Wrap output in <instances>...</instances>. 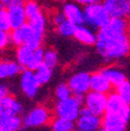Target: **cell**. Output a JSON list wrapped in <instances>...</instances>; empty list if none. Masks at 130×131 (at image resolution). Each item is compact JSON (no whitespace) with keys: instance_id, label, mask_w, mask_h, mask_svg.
I'll return each mask as SVG.
<instances>
[{"instance_id":"25","label":"cell","mask_w":130,"mask_h":131,"mask_svg":"<svg viewBox=\"0 0 130 131\" xmlns=\"http://www.w3.org/2000/svg\"><path fill=\"white\" fill-rule=\"evenodd\" d=\"M28 24L34 28L37 32H40V34H44L45 30V25H46V19L44 17L43 13H39L38 15L34 16L28 19Z\"/></svg>"},{"instance_id":"11","label":"cell","mask_w":130,"mask_h":131,"mask_svg":"<svg viewBox=\"0 0 130 131\" xmlns=\"http://www.w3.org/2000/svg\"><path fill=\"white\" fill-rule=\"evenodd\" d=\"M39 86H40V84L36 78L35 71L27 69L24 72H22L21 88H22V91L24 92V94L28 98H34L37 95Z\"/></svg>"},{"instance_id":"23","label":"cell","mask_w":130,"mask_h":131,"mask_svg":"<svg viewBox=\"0 0 130 131\" xmlns=\"http://www.w3.org/2000/svg\"><path fill=\"white\" fill-rule=\"evenodd\" d=\"M36 78L38 80V82L40 85H43L47 83L48 81L51 79L52 76V68H50L49 66H47L46 63H42L40 67L35 71Z\"/></svg>"},{"instance_id":"15","label":"cell","mask_w":130,"mask_h":131,"mask_svg":"<svg viewBox=\"0 0 130 131\" xmlns=\"http://www.w3.org/2000/svg\"><path fill=\"white\" fill-rule=\"evenodd\" d=\"M22 111L21 104L13 97L6 96L0 100V116H18Z\"/></svg>"},{"instance_id":"31","label":"cell","mask_w":130,"mask_h":131,"mask_svg":"<svg viewBox=\"0 0 130 131\" xmlns=\"http://www.w3.org/2000/svg\"><path fill=\"white\" fill-rule=\"evenodd\" d=\"M58 61V57L57 54L54 50H47L45 51V55H44V63H46L47 66H49L50 68H54L56 67Z\"/></svg>"},{"instance_id":"32","label":"cell","mask_w":130,"mask_h":131,"mask_svg":"<svg viewBox=\"0 0 130 131\" xmlns=\"http://www.w3.org/2000/svg\"><path fill=\"white\" fill-rule=\"evenodd\" d=\"M12 42L10 35H8V32L6 31H0V47L1 49H4L9 43Z\"/></svg>"},{"instance_id":"28","label":"cell","mask_w":130,"mask_h":131,"mask_svg":"<svg viewBox=\"0 0 130 131\" xmlns=\"http://www.w3.org/2000/svg\"><path fill=\"white\" fill-rule=\"evenodd\" d=\"M72 94L73 93H72L69 84H64V83L59 84L55 91V95L58 100H67L72 97Z\"/></svg>"},{"instance_id":"19","label":"cell","mask_w":130,"mask_h":131,"mask_svg":"<svg viewBox=\"0 0 130 131\" xmlns=\"http://www.w3.org/2000/svg\"><path fill=\"white\" fill-rule=\"evenodd\" d=\"M25 70L27 69L19 62H15L10 60L2 61L1 64H0V77L1 78L13 77L20 72H24Z\"/></svg>"},{"instance_id":"7","label":"cell","mask_w":130,"mask_h":131,"mask_svg":"<svg viewBox=\"0 0 130 131\" xmlns=\"http://www.w3.org/2000/svg\"><path fill=\"white\" fill-rule=\"evenodd\" d=\"M80 108L81 106L73 97H71L67 100H58L55 106V113L58 118L76 121L79 118Z\"/></svg>"},{"instance_id":"22","label":"cell","mask_w":130,"mask_h":131,"mask_svg":"<svg viewBox=\"0 0 130 131\" xmlns=\"http://www.w3.org/2000/svg\"><path fill=\"white\" fill-rule=\"evenodd\" d=\"M102 72L105 74V76L108 78V80L110 81V83L112 84V86H118L119 84H121L122 82L126 80V77L124 75V73L118 69L115 68H107L102 70Z\"/></svg>"},{"instance_id":"9","label":"cell","mask_w":130,"mask_h":131,"mask_svg":"<svg viewBox=\"0 0 130 131\" xmlns=\"http://www.w3.org/2000/svg\"><path fill=\"white\" fill-rule=\"evenodd\" d=\"M69 86L74 94H88L91 91V75L86 72H80L71 77Z\"/></svg>"},{"instance_id":"3","label":"cell","mask_w":130,"mask_h":131,"mask_svg":"<svg viewBox=\"0 0 130 131\" xmlns=\"http://www.w3.org/2000/svg\"><path fill=\"white\" fill-rule=\"evenodd\" d=\"M44 55H45V51L41 47L34 50L32 48L26 45H22L19 46L17 49L18 62L24 66L26 69L32 71H36L44 62Z\"/></svg>"},{"instance_id":"27","label":"cell","mask_w":130,"mask_h":131,"mask_svg":"<svg viewBox=\"0 0 130 131\" xmlns=\"http://www.w3.org/2000/svg\"><path fill=\"white\" fill-rule=\"evenodd\" d=\"M12 29V24L9 21L7 8L5 5L1 4V9H0V30L8 32Z\"/></svg>"},{"instance_id":"24","label":"cell","mask_w":130,"mask_h":131,"mask_svg":"<svg viewBox=\"0 0 130 131\" xmlns=\"http://www.w3.org/2000/svg\"><path fill=\"white\" fill-rule=\"evenodd\" d=\"M76 126L77 125H75L74 121L66 120V119L58 118V117L52 122L53 131H75Z\"/></svg>"},{"instance_id":"33","label":"cell","mask_w":130,"mask_h":131,"mask_svg":"<svg viewBox=\"0 0 130 131\" xmlns=\"http://www.w3.org/2000/svg\"><path fill=\"white\" fill-rule=\"evenodd\" d=\"M66 20H67V16L64 15L63 12H62V13H57L56 15H54V17H53V23H54L56 26L60 25L61 23H63Z\"/></svg>"},{"instance_id":"39","label":"cell","mask_w":130,"mask_h":131,"mask_svg":"<svg viewBox=\"0 0 130 131\" xmlns=\"http://www.w3.org/2000/svg\"><path fill=\"white\" fill-rule=\"evenodd\" d=\"M128 1V16L130 17V0H127Z\"/></svg>"},{"instance_id":"5","label":"cell","mask_w":130,"mask_h":131,"mask_svg":"<svg viewBox=\"0 0 130 131\" xmlns=\"http://www.w3.org/2000/svg\"><path fill=\"white\" fill-rule=\"evenodd\" d=\"M130 104H128L123 98L116 92L108 95V101L105 113L112 114V116L120 117L126 121L130 119Z\"/></svg>"},{"instance_id":"29","label":"cell","mask_w":130,"mask_h":131,"mask_svg":"<svg viewBox=\"0 0 130 131\" xmlns=\"http://www.w3.org/2000/svg\"><path fill=\"white\" fill-rule=\"evenodd\" d=\"M117 88V93L123 98V100H125L128 104H130V82L127 80H125L124 82L119 84Z\"/></svg>"},{"instance_id":"6","label":"cell","mask_w":130,"mask_h":131,"mask_svg":"<svg viewBox=\"0 0 130 131\" xmlns=\"http://www.w3.org/2000/svg\"><path fill=\"white\" fill-rule=\"evenodd\" d=\"M108 96L104 93L90 91L85 96V106L95 116L103 117L107 107Z\"/></svg>"},{"instance_id":"42","label":"cell","mask_w":130,"mask_h":131,"mask_svg":"<svg viewBox=\"0 0 130 131\" xmlns=\"http://www.w3.org/2000/svg\"><path fill=\"white\" fill-rule=\"evenodd\" d=\"M59 1H67V0H59Z\"/></svg>"},{"instance_id":"13","label":"cell","mask_w":130,"mask_h":131,"mask_svg":"<svg viewBox=\"0 0 130 131\" xmlns=\"http://www.w3.org/2000/svg\"><path fill=\"white\" fill-rule=\"evenodd\" d=\"M103 4L111 18H124L128 16L127 0H104Z\"/></svg>"},{"instance_id":"37","label":"cell","mask_w":130,"mask_h":131,"mask_svg":"<svg viewBox=\"0 0 130 131\" xmlns=\"http://www.w3.org/2000/svg\"><path fill=\"white\" fill-rule=\"evenodd\" d=\"M6 96H8V91L4 85H1V88H0V98H4Z\"/></svg>"},{"instance_id":"26","label":"cell","mask_w":130,"mask_h":131,"mask_svg":"<svg viewBox=\"0 0 130 131\" xmlns=\"http://www.w3.org/2000/svg\"><path fill=\"white\" fill-rule=\"evenodd\" d=\"M77 26L78 25H76L75 23H73L72 21L67 19L63 23H61L60 25L57 26V32L63 37H72L75 35Z\"/></svg>"},{"instance_id":"8","label":"cell","mask_w":130,"mask_h":131,"mask_svg":"<svg viewBox=\"0 0 130 131\" xmlns=\"http://www.w3.org/2000/svg\"><path fill=\"white\" fill-rule=\"evenodd\" d=\"M127 21L124 18H110V20L99 28L97 37H115L126 34Z\"/></svg>"},{"instance_id":"30","label":"cell","mask_w":130,"mask_h":131,"mask_svg":"<svg viewBox=\"0 0 130 131\" xmlns=\"http://www.w3.org/2000/svg\"><path fill=\"white\" fill-rule=\"evenodd\" d=\"M25 12H26V15H27V19L34 17V16L38 15L39 13H41V9H40V6L38 5L37 2H35L34 0H28L27 2H25Z\"/></svg>"},{"instance_id":"12","label":"cell","mask_w":130,"mask_h":131,"mask_svg":"<svg viewBox=\"0 0 130 131\" xmlns=\"http://www.w3.org/2000/svg\"><path fill=\"white\" fill-rule=\"evenodd\" d=\"M7 13L13 30L20 28L28 21L24 5H9L7 6Z\"/></svg>"},{"instance_id":"1","label":"cell","mask_w":130,"mask_h":131,"mask_svg":"<svg viewBox=\"0 0 130 131\" xmlns=\"http://www.w3.org/2000/svg\"><path fill=\"white\" fill-rule=\"evenodd\" d=\"M97 51L106 59L126 56L130 52V40L127 34L115 37H97Z\"/></svg>"},{"instance_id":"10","label":"cell","mask_w":130,"mask_h":131,"mask_svg":"<svg viewBox=\"0 0 130 131\" xmlns=\"http://www.w3.org/2000/svg\"><path fill=\"white\" fill-rule=\"evenodd\" d=\"M50 119V113L45 107H36L23 120V124L27 127H37L46 124Z\"/></svg>"},{"instance_id":"40","label":"cell","mask_w":130,"mask_h":131,"mask_svg":"<svg viewBox=\"0 0 130 131\" xmlns=\"http://www.w3.org/2000/svg\"><path fill=\"white\" fill-rule=\"evenodd\" d=\"M75 131H86V130H84V129H81V128H78V127H77Z\"/></svg>"},{"instance_id":"4","label":"cell","mask_w":130,"mask_h":131,"mask_svg":"<svg viewBox=\"0 0 130 131\" xmlns=\"http://www.w3.org/2000/svg\"><path fill=\"white\" fill-rule=\"evenodd\" d=\"M84 23L96 28H101L110 20V15L105 8L104 4L96 2L86 5L84 10Z\"/></svg>"},{"instance_id":"36","label":"cell","mask_w":130,"mask_h":131,"mask_svg":"<svg viewBox=\"0 0 130 131\" xmlns=\"http://www.w3.org/2000/svg\"><path fill=\"white\" fill-rule=\"evenodd\" d=\"M9 5H25V0H12L7 6Z\"/></svg>"},{"instance_id":"41","label":"cell","mask_w":130,"mask_h":131,"mask_svg":"<svg viewBox=\"0 0 130 131\" xmlns=\"http://www.w3.org/2000/svg\"><path fill=\"white\" fill-rule=\"evenodd\" d=\"M98 131H108V130H106V129H105L104 127H101V128H100V129H99Z\"/></svg>"},{"instance_id":"16","label":"cell","mask_w":130,"mask_h":131,"mask_svg":"<svg viewBox=\"0 0 130 131\" xmlns=\"http://www.w3.org/2000/svg\"><path fill=\"white\" fill-rule=\"evenodd\" d=\"M62 12L67 16V19L75 23L76 25L84 24V13L76 3L69 2L63 6Z\"/></svg>"},{"instance_id":"14","label":"cell","mask_w":130,"mask_h":131,"mask_svg":"<svg viewBox=\"0 0 130 131\" xmlns=\"http://www.w3.org/2000/svg\"><path fill=\"white\" fill-rule=\"evenodd\" d=\"M112 84L102 71L91 75V91L107 94L110 92Z\"/></svg>"},{"instance_id":"38","label":"cell","mask_w":130,"mask_h":131,"mask_svg":"<svg viewBox=\"0 0 130 131\" xmlns=\"http://www.w3.org/2000/svg\"><path fill=\"white\" fill-rule=\"evenodd\" d=\"M0 1H1V4H3V5H8L9 4V2L12 1V0H0Z\"/></svg>"},{"instance_id":"21","label":"cell","mask_w":130,"mask_h":131,"mask_svg":"<svg viewBox=\"0 0 130 131\" xmlns=\"http://www.w3.org/2000/svg\"><path fill=\"white\" fill-rule=\"evenodd\" d=\"M21 124L18 116H0V131H17Z\"/></svg>"},{"instance_id":"35","label":"cell","mask_w":130,"mask_h":131,"mask_svg":"<svg viewBox=\"0 0 130 131\" xmlns=\"http://www.w3.org/2000/svg\"><path fill=\"white\" fill-rule=\"evenodd\" d=\"M78 4H81V5H90V4H93V3H96L98 2V0H76Z\"/></svg>"},{"instance_id":"34","label":"cell","mask_w":130,"mask_h":131,"mask_svg":"<svg viewBox=\"0 0 130 131\" xmlns=\"http://www.w3.org/2000/svg\"><path fill=\"white\" fill-rule=\"evenodd\" d=\"M90 114H93L92 112H91V110L85 106V105H83V106H81V108H80V113H79V117H83V116H90Z\"/></svg>"},{"instance_id":"20","label":"cell","mask_w":130,"mask_h":131,"mask_svg":"<svg viewBox=\"0 0 130 131\" xmlns=\"http://www.w3.org/2000/svg\"><path fill=\"white\" fill-rule=\"evenodd\" d=\"M74 37L78 42L82 43L84 45H94L97 42V36L90 28H88L83 25L77 26Z\"/></svg>"},{"instance_id":"17","label":"cell","mask_w":130,"mask_h":131,"mask_svg":"<svg viewBox=\"0 0 130 131\" xmlns=\"http://www.w3.org/2000/svg\"><path fill=\"white\" fill-rule=\"evenodd\" d=\"M76 125L78 128L84 129L86 131H98L102 127V119L101 117L95 116V114L79 117L77 119Z\"/></svg>"},{"instance_id":"18","label":"cell","mask_w":130,"mask_h":131,"mask_svg":"<svg viewBox=\"0 0 130 131\" xmlns=\"http://www.w3.org/2000/svg\"><path fill=\"white\" fill-rule=\"evenodd\" d=\"M128 121L112 114L104 113L102 118V127L108 131H125Z\"/></svg>"},{"instance_id":"2","label":"cell","mask_w":130,"mask_h":131,"mask_svg":"<svg viewBox=\"0 0 130 131\" xmlns=\"http://www.w3.org/2000/svg\"><path fill=\"white\" fill-rule=\"evenodd\" d=\"M43 35L37 32L34 28H32L28 23L24 24L18 29L13 30L10 38H12V43L15 44L16 46H22L26 45L34 50L41 47V43L43 40Z\"/></svg>"}]
</instances>
